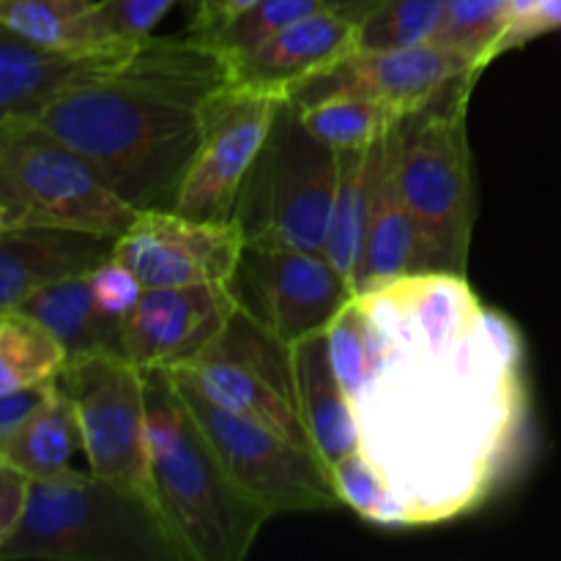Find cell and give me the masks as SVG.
Returning a JSON list of instances; mask_svg holds the SVG:
<instances>
[{
  "mask_svg": "<svg viewBox=\"0 0 561 561\" xmlns=\"http://www.w3.org/2000/svg\"><path fill=\"white\" fill-rule=\"evenodd\" d=\"M354 405L359 453L403 526L474 513L524 453V337L458 272H414L359 290L327 329Z\"/></svg>",
  "mask_w": 561,
  "mask_h": 561,
  "instance_id": "6da1fadb",
  "label": "cell"
},
{
  "mask_svg": "<svg viewBox=\"0 0 561 561\" xmlns=\"http://www.w3.org/2000/svg\"><path fill=\"white\" fill-rule=\"evenodd\" d=\"M228 80L211 44L148 36L107 71L60 91L33 121L80 151L137 211L175 208L208 99Z\"/></svg>",
  "mask_w": 561,
  "mask_h": 561,
  "instance_id": "7a4b0ae2",
  "label": "cell"
},
{
  "mask_svg": "<svg viewBox=\"0 0 561 561\" xmlns=\"http://www.w3.org/2000/svg\"><path fill=\"white\" fill-rule=\"evenodd\" d=\"M146 403L151 493L184 559H247L268 513L230 480L168 370H146Z\"/></svg>",
  "mask_w": 561,
  "mask_h": 561,
  "instance_id": "3957f363",
  "label": "cell"
},
{
  "mask_svg": "<svg viewBox=\"0 0 561 561\" xmlns=\"http://www.w3.org/2000/svg\"><path fill=\"white\" fill-rule=\"evenodd\" d=\"M186 561L157 502L91 471L31 480L0 561Z\"/></svg>",
  "mask_w": 561,
  "mask_h": 561,
  "instance_id": "277c9868",
  "label": "cell"
},
{
  "mask_svg": "<svg viewBox=\"0 0 561 561\" xmlns=\"http://www.w3.org/2000/svg\"><path fill=\"white\" fill-rule=\"evenodd\" d=\"M477 80L466 75L449 82L433 102L392 126L400 190L436 272L466 274L469 268L477 195L466 113Z\"/></svg>",
  "mask_w": 561,
  "mask_h": 561,
  "instance_id": "5b68a950",
  "label": "cell"
},
{
  "mask_svg": "<svg viewBox=\"0 0 561 561\" xmlns=\"http://www.w3.org/2000/svg\"><path fill=\"white\" fill-rule=\"evenodd\" d=\"M3 228H53L118 239L137 217L80 151L33 118L0 129Z\"/></svg>",
  "mask_w": 561,
  "mask_h": 561,
  "instance_id": "8992f818",
  "label": "cell"
},
{
  "mask_svg": "<svg viewBox=\"0 0 561 561\" xmlns=\"http://www.w3.org/2000/svg\"><path fill=\"white\" fill-rule=\"evenodd\" d=\"M340 159L318 140L288 96L266 142L247 170L233 222L252 244H285L323 252L337 195Z\"/></svg>",
  "mask_w": 561,
  "mask_h": 561,
  "instance_id": "52a82bcc",
  "label": "cell"
},
{
  "mask_svg": "<svg viewBox=\"0 0 561 561\" xmlns=\"http://www.w3.org/2000/svg\"><path fill=\"white\" fill-rule=\"evenodd\" d=\"M173 387L230 480L268 513H318L340 507L332 471L312 449L288 442L272 427L222 409L208 398L184 367H168Z\"/></svg>",
  "mask_w": 561,
  "mask_h": 561,
  "instance_id": "ba28073f",
  "label": "cell"
},
{
  "mask_svg": "<svg viewBox=\"0 0 561 561\" xmlns=\"http://www.w3.org/2000/svg\"><path fill=\"white\" fill-rule=\"evenodd\" d=\"M58 381L80 416L88 471L153 499L146 370L124 354H93L66 362Z\"/></svg>",
  "mask_w": 561,
  "mask_h": 561,
  "instance_id": "9c48e42d",
  "label": "cell"
},
{
  "mask_svg": "<svg viewBox=\"0 0 561 561\" xmlns=\"http://www.w3.org/2000/svg\"><path fill=\"white\" fill-rule=\"evenodd\" d=\"M184 367L222 409L272 427L288 442L312 449L296 398L290 345L236 312L228 329ZM316 453V449H312Z\"/></svg>",
  "mask_w": 561,
  "mask_h": 561,
  "instance_id": "30bf717a",
  "label": "cell"
},
{
  "mask_svg": "<svg viewBox=\"0 0 561 561\" xmlns=\"http://www.w3.org/2000/svg\"><path fill=\"white\" fill-rule=\"evenodd\" d=\"M230 288L241 312L288 345L327 332L354 296L323 252L252 241H244Z\"/></svg>",
  "mask_w": 561,
  "mask_h": 561,
  "instance_id": "8fae6325",
  "label": "cell"
},
{
  "mask_svg": "<svg viewBox=\"0 0 561 561\" xmlns=\"http://www.w3.org/2000/svg\"><path fill=\"white\" fill-rule=\"evenodd\" d=\"M285 96L228 80L206 104L203 137L179 190L175 211L195 219H233L247 170L266 142Z\"/></svg>",
  "mask_w": 561,
  "mask_h": 561,
  "instance_id": "7c38bea8",
  "label": "cell"
},
{
  "mask_svg": "<svg viewBox=\"0 0 561 561\" xmlns=\"http://www.w3.org/2000/svg\"><path fill=\"white\" fill-rule=\"evenodd\" d=\"M244 252V233L233 219H195L175 208H146L115 239L113 255L124 261L142 288L230 283Z\"/></svg>",
  "mask_w": 561,
  "mask_h": 561,
  "instance_id": "4fadbf2b",
  "label": "cell"
},
{
  "mask_svg": "<svg viewBox=\"0 0 561 561\" xmlns=\"http://www.w3.org/2000/svg\"><path fill=\"white\" fill-rule=\"evenodd\" d=\"M480 77L455 49L427 42L403 49H356L340 64L310 77L288 93L296 107L334 96H362L389 104L400 115L414 113L460 77Z\"/></svg>",
  "mask_w": 561,
  "mask_h": 561,
  "instance_id": "5bb4252c",
  "label": "cell"
},
{
  "mask_svg": "<svg viewBox=\"0 0 561 561\" xmlns=\"http://www.w3.org/2000/svg\"><path fill=\"white\" fill-rule=\"evenodd\" d=\"M236 312L230 283L146 288L124 323V356L142 370L186 365L228 329Z\"/></svg>",
  "mask_w": 561,
  "mask_h": 561,
  "instance_id": "9a60e30c",
  "label": "cell"
},
{
  "mask_svg": "<svg viewBox=\"0 0 561 561\" xmlns=\"http://www.w3.org/2000/svg\"><path fill=\"white\" fill-rule=\"evenodd\" d=\"M359 49V20L321 9L279 31L261 47L225 58L230 80L288 96L296 85L321 75Z\"/></svg>",
  "mask_w": 561,
  "mask_h": 561,
  "instance_id": "2e32d148",
  "label": "cell"
},
{
  "mask_svg": "<svg viewBox=\"0 0 561 561\" xmlns=\"http://www.w3.org/2000/svg\"><path fill=\"white\" fill-rule=\"evenodd\" d=\"M414 272H436L422 230L405 203L394 164L392 129L373 142V184L354 294Z\"/></svg>",
  "mask_w": 561,
  "mask_h": 561,
  "instance_id": "e0dca14e",
  "label": "cell"
},
{
  "mask_svg": "<svg viewBox=\"0 0 561 561\" xmlns=\"http://www.w3.org/2000/svg\"><path fill=\"white\" fill-rule=\"evenodd\" d=\"M113 239L77 230H0V316L16 310L27 296L60 279L93 272L113 255Z\"/></svg>",
  "mask_w": 561,
  "mask_h": 561,
  "instance_id": "ac0fdd59",
  "label": "cell"
},
{
  "mask_svg": "<svg viewBox=\"0 0 561 561\" xmlns=\"http://www.w3.org/2000/svg\"><path fill=\"white\" fill-rule=\"evenodd\" d=\"M131 49L96 55L49 53L0 25V129L9 121L36 118L60 91L102 75Z\"/></svg>",
  "mask_w": 561,
  "mask_h": 561,
  "instance_id": "d6986e66",
  "label": "cell"
},
{
  "mask_svg": "<svg viewBox=\"0 0 561 561\" xmlns=\"http://www.w3.org/2000/svg\"><path fill=\"white\" fill-rule=\"evenodd\" d=\"M296 376V398H299L301 420L312 449L323 460L329 471L345 455L359 449V431H356L354 405L348 392L334 370L329 334L316 332L290 345Z\"/></svg>",
  "mask_w": 561,
  "mask_h": 561,
  "instance_id": "ffe728a7",
  "label": "cell"
},
{
  "mask_svg": "<svg viewBox=\"0 0 561 561\" xmlns=\"http://www.w3.org/2000/svg\"><path fill=\"white\" fill-rule=\"evenodd\" d=\"M88 274L60 279L36 290L16 310L49 329L53 337L64 345L69 359L93 354H124V323L113 321L99 310L91 285H88Z\"/></svg>",
  "mask_w": 561,
  "mask_h": 561,
  "instance_id": "44dd1931",
  "label": "cell"
},
{
  "mask_svg": "<svg viewBox=\"0 0 561 561\" xmlns=\"http://www.w3.org/2000/svg\"><path fill=\"white\" fill-rule=\"evenodd\" d=\"M77 453H85L80 416L75 400L55 378L38 409L0 442V460L22 471L27 480H55L75 471L71 460Z\"/></svg>",
  "mask_w": 561,
  "mask_h": 561,
  "instance_id": "7402d4cb",
  "label": "cell"
},
{
  "mask_svg": "<svg viewBox=\"0 0 561 561\" xmlns=\"http://www.w3.org/2000/svg\"><path fill=\"white\" fill-rule=\"evenodd\" d=\"M93 3L96 0H0V25L49 53H121L99 36Z\"/></svg>",
  "mask_w": 561,
  "mask_h": 561,
  "instance_id": "603a6c76",
  "label": "cell"
},
{
  "mask_svg": "<svg viewBox=\"0 0 561 561\" xmlns=\"http://www.w3.org/2000/svg\"><path fill=\"white\" fill-rule=\"evenodd\" d=\"M340 175L337 195H334L332 225L323 255L334 268L343 274L354 288V272L359 263L362 236H365L367 201H370L373 184V142L365 148L337 151Z\"/></svg>",
  "mask_w": 561,
  "mask_h": 561,
  "instance_id": "cb8c5ba5",
  "label": "cell"
},
{
  "mask_svg": "<svg viewBox=\"0 0 561 561\" xmlns=\"http://www.w3.org/2000/svg\"><path fill=\"white\" fill-rule=\"evenodd\" d=\"M66 359L64 345L31 316L20 310L0 316V394L55 381Z\"/></svg>",
  "mask_w": 561,
  "mask_h": 561,
  "instance_id": "d4e9b609",
  "label": "cell"
},
{
  "mask_svg": "<svg viewBox=\"0 0 561 561\" xmlns=\"http://www.w3.org/2000/svg\"><path fill=\"white\" fill-rule=\"evenodd\" d=\"M307 129L334 151L365 148L387 135L403 115L389 104L362 96H334L299 107Z\"/></svg>",
  "mask_w": 561,
  "mask_h": 561,
  "instance_id": "484cf974",
  "label": "cell"
},
{
  "mask_svg": "<svg viewBox=\"0 0 561 561\" xmlns=\"http://www.w3.org/2000/svg\"><path fill=\"white\" fill-rule=\"evenodd\" d=\"M507 25L510 0H447L442 27L433 42L469 58L482 75L496 60Z\"/></svg>",
  "mask_w": 561,
  "mask_h": 561,
  "instance_id": "4316f807",
  "label": "cell"
},
{
  "mask_svg": "<svg viewBox=\"0 0 561 561\" xmlns=\"http://www.w3.org/2000/svg\"><path fill=\"white\" fill-rule=\"evenodd\" d=\"M447 0H370L359 16V49L420 47L436 38Z\"/></svg>",
  "mask_w": 561,
  "mask_h": 561,
  "instance_id": "83f0119b",
  "label": "cell"
},
{
  "mask_svg": "<svg viewBox=\"0 0 561 561\" xmlns=\"http://www.w3.org/2000/svg\"><path fill=\"white\" fill-rule=\"evenodd\" d=\"M321 9H332L329 0H257L208 44L219 49L225 58L244 55L250 49L261 47L263 42L277 36L279 31L290 27L294 22L305 20V16L316 14Z\"/></svg>",
  "mask_w": 561,
  "mask_h": 561,
  "instance_id": "f1b7e54d",
  "label": "cell"
},
{
  "mask_svg": "<svg viewBox=\"0 0 561 561\" xmlns=\"http://www.w3.org/2000/svg\"><path fill=\"white\" fill-rule=\"evenodd\" d=\"M332 482L340 504L354 510L359 518L376 526H403V515L387 482L359 449L332 466Z\"/></svg>",
  "mask_w": 561,
  "mask_h": 561,
  "instance_id": "f546056e",
  "label": "cell"
},
{
  "mask_svg": "<svg viewBox=\"0 0 561 561\" xmlns=\"http://www.w3.org/2000/svg\"><path fill=\"white\" fill-rule=\"evenodd\" d=\"M179 0H96L93 22L110 47H135L146 42Z\"/></svg>",
  "mask_w": 561,
  "mask_h": 561,
  "instance_id": "4dcf8cb0",
  "label": "cell"
},
{
  "mask_svg": "<svg viewBox=\"0 0 561 561\" xmlns=\"http://www.w3.org/2000/svg\"><path fill=\"white\" fill-rule=\"evenodd\" d=\"M88 285H91L93 301H96L99 310L121 323L129 321L142 290H146L137 274L115 255H110L107 261H102L88 274Z\"/></svg>",
  "mask_w": 561,
  "mask_h": 561,
  "instance_id": "1f68e13d",
  "label": "cell"
},
{
  "mask_svg": "<svg viewBox=\"0 0 561 561\" xmlns=\"http://www.w3.org/2000/svg\"><path fill=\"white\" fill-rule=\"evenodd\" d=\"M557 27H561V0H540L531 14H526L524 20H518L515 25L507 27V33L502 36V44H499L496 58H502L504 53H513V49L524 47V44L542 36V33L557 31Z\"/></svg>",
  "mask_w": 561,
  "mask_h": 561,
  "instance_id": "d6a6232c",
  "label": "cell"
},
{
  "mask_svg": "<svg viewBox=\"0 0 561 561\" xmlns=\"http://www.w3.org/2000/svg\"><path fill=\"white\" fill-rule=\"evenodd\" d=\"M257 0H192V31L190 36L211 42L239 14H244Z\"/></svg>",
  "mask_w": 561,
  "mask_h": 561,
  "instance_id": "836d02e7",
  "label": "cell"
},
{
  "mask_svg": "<svg viewBox=\"0 0 561 561\" xmlns=\"http://www.w3.org/2000/svg\"><path fill=\"white\" fill-rule=\"evenodd\" d=\"M27 488H31V480L14 466L0 460V546L9 540V535L20 524L27 502Z\"/></svg>",
  "mask_w": 561,
  "mask_h": 561,
  "instance_id": "e575fe53",
  "label": "cell"
},
{
  "mask_svg": "<svg viewBox=\"0 0 561 561\" xmlns=\"http://www.w3.org/2000/svg\"><path fill=\"white\" fill-rule=\"evenodd\" d=\"M53 383V381H49ZM49 383H42V387H31V389H20V392H9L0 394V442L9 438L33 411L38 409V403L47 394Z\"/></svg>",
  "mask_w": 561,
  "mask_h": 561,
  "instance_id": "d590c367",
  "label": "cell"
},
{
  "mask_svg": "<svg viewBox=\"0 0 561 561\" xmlns=\"http://www.w3.org/2000/svg\"><path fill=\"white\" fill-rule=\"evenodd\" d=\"M329 5L337 11H343V14L354 16V20H359V16L365 14L367 5H370V0H329Z\"/></svg>",
  "mask_w": 561,
  "mask_h": 561,
  "instance_id": "8d00e7d4",
  "label": "cell"
},
{
  "mask_svg": "<svg viewBox=\"0 0 561 561\" xmlns=\"http://www.w3.org/2000/svg\"><path fill=\"white\" fill-rule=\"evenodd\" d=\"M0 230H3V208H0Z\"/></svg>",
  "mask_w": 561,
  "mask_h": 561,
  "instance_id": "74e56055",
  "label": "cell"
}]
</instances>
